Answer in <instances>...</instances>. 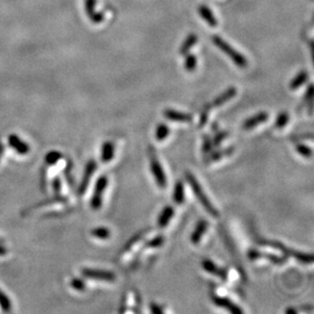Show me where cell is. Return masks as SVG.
<instances>
[{
    "label": "cell",
    "mask_w": 314,
    "mask_h": 314,
    "mask_svg": "<svg viewBox=\"0 0 314 314\" xmlns=\"http://www.w3.org/2000/svg\"><path fill=\"white\" fill-rule=\"evenodd\" d=\"M196 64H197V60H196V57L193 54H189V55L186 56L185 68H186L187 71L192 72L195 69Z\"/></svg>",
    "instance_id": "obj_26"
},
{
    "label": "cell",
    "mask_w": 314,
    "mask_h": 314,
    "mask_svg": "<svg viewBox=\"0 0 314 314\" xmlns=\"http://www.w3.org/2000/svg\"><path fill=\"white\" fill-rule=\"evenodd\" d=\"M70 164L71 163H68V165H67V169H66V171H69L70 169H71V166H70ZM71 171V170H70ZM65 175H66V180H67V182L69 183V185H73V180H72V178H71V175L68 173V172H65Z\"/></svg>",
    "instance_id": "obj_39"
},
{
    "label": "cell",
    "mask_w": 314,
    "mask_h": 314,
    "mask_svg": "<svg viewBox=\"0 0 314 314\" xmlns=\"http://www.w3.org/2000/svg\"><path fill=\"white\" fill-rule=\"evenodd\" d=\"M165 242V238L162 235L156 236L153 239L146 241L145 242V247H150V248H158L161 247Z\"/></svg>",
    "instance_id": "obj_28"
},
{
    "label": "cell",
    "mask_w": 314,
    "mask_h": 314,
    "mask_svg": "<svg viewBox=\"0 0 314 314\" xmlns=\"http://www.w3.org/2000/svg\"><path fill=\"white\" fill-rule=\"evenodd\" d=\"M185 200V189L182 181H177L173 189V201L176 204H182Z\"/></svg>",
    "instance_id": "obj_20"
},
{
    "label": "cell",
    "mask_w": 314,
    "mask_h": 314,
    "mask_svg": "<svg viewBox=\"0 0 314 314\" xmlns=\"http://www.w3.org/2000/svg\"><path fill=\"white\" fill-rule=\"evenodd\" d=\"M8 143L19 155H27L30 152V146L16 134H10L8 136Z\"/></svg>",
    "instance_id": "obj_13"
},
{
    "label": "cell",
    "mask_w": 314,
    "mask_h": 314,
    "mask_svg": "<svg viewBox=\"0 0 314 314\" xmlns=\"http://www.w3.org/2000/svg\"><path fill=\"white\" fill-rule=\"evenodd\" d=\"M308 79V72L307 71H301L299 72L290 83V89L291 90H297L299 89L302 85L307 81Z\"/></svg>",
    "instance_id": "obj_23"
},
{
    "label": "cell",
    "mask_w": 314,
    "mask_h": 314,
    "mask_svg": "<svg viewBox=\"0 0 314 314\" xmlns=\"http://www.w3.org/2000/svg\"><path fill=\"white\" fill-rule=\"evenodd\" d=\"M259 244L261 245H267L270 247H274L278 250H280L281 252H283L285 254V256H290L295 258L296 260L305 263V264H310L313 262V254L312 253H305V252H300V251H296L293 250L291 248H288L287 246H285L283 243H281L280 241L277 240H264L261 239L258 241Z\"/></svg>",
    "instance_id": "obj_2"
},
{
    "label": "cell",
    "mask_w": 314,
    "mask_h": 314,
    "mask_svg": "<svg viewBox=\"0 0 314 314\" xmlns=\"http://www.w3.org/2000/svg\"><path fill=\"white\" fill-rule=\"evenodd\" d=\"M70 286L76 291H85V289H86L85 282H83L81 279H78V278L72 279L70 282Z\"/></svg>",
    "instance_id": "obj_33"
},
{
    "label": "cell",
    "mask_w": 314,
    "mask_h": 314,
    "mask_svg": "<svg viewBox=\"0 0 314 314\" xmlns=\"http://www.w3.org/2000/svg\"><path fill=\"white\" fill-rule=\"evenodd\" d=\"M288 122H289V114L287 112H282L278 115L275 125L278 129H282L283 127L286 126Z\"/></svg>",
    "instance_id": "obj_27"
},
{
    "label": "cell",
    "mask_w": 314,
    "mask_h": 314,
    "mask_svg": "<svg viewBox=\"0 0 314 314\" xmlns=\"http://www.w3.org/2000/svg\"><path fill=\"white\" fill-rule=\"evenodd\" d=\"M208 114H209V107H205L202 111V113L200 114V120H199V126H203V125L206 123L207 119H208Z\"/></svg>",
    "instance_id": "obj_35"
},
{
    "label": "cell",
    "mask_w": 314,
    "mask_h": 314,
    "mask_svg": "<svg viewBox=\"0 0 314 314\" xmlns=\"http://www.w3.org/2000/svg\"><path fill=\"white\" fill-rule=\"evenodd\" d=\"M198 13L205 20L206 24H208L211 27L214 28V27L218 26L217 18L214 16L212 10L209 9L208 7H206L205 5H200L198 7Z\"/></svg>",
    "instance_id": "obj_19"
},
{
    "label": "cell",
    "mask_w": 314,
    "mask_h": 314,
    "mask_svg": "<svg viewBox=\"0 0 314 314\" xmlns=\"http://www.w3.org/2000/svg\"><path fill=\"white\" fill-rule=\"evenodd\" d=\"M97 0H85V8L88 16L94 24H100L104 20V14L96 11Z\"/></svg>",
    "instance_id": "obj_12"
},
{
    "label": "cell",
    "mask_w": 314,
    "mask_h": 314,
    "mask_svg": "<svg viewBox=\"0 0 314 314\" xmlns=\"http://www.w3.org/2000/svg\"><path fill=\"white\" fill-rule=\"evenodd\" d=\"M91 234H92V236H94L98 239L105 240V239H108L110 237L111 232H110V230L106 227H98V228H95L92 230Z\"/></svg>",
    "instance_id": "obj_25"
},
{
    "label": "cell",
    "mask_w": 314,
    "mask_h": 314,
    "mask_svg": "<svg viewBox=\"0 0 314 314\" xmlns=\"http://www.w3.org/2000/svg\"><path fill=\"white\" fill-rule=\"evenodd\" d=\"M247 256L250 260H256V259H266L270 262H274L276 264H283L287 261V256H278L276 254L271 253H265L258 251L256 249H251L248 251Z\"/></svg>",
    "instance_id": "obj_8"
},
{
    "label": "cell",
    "mask_w": 314,
    "mask_h": 314,
    "mask_svg": "<svg viewBox=\"0 0 314 314\" xmlns=\"http://www.w3.org/2000/svg\"><path fill=\"white\" fill-rule=\"evenodd\" d=\"M169 134H170V128H169L168 125L165 124V123H160L157 125L155 136H156V139L158 141H162V140L166 139L167 137H168Z\"/></svg>",
    "instance_id": "obj_24"
},
{
    "label": "cell",
    "mask_w": 314,
    "mask_h": 314,
    "mask_svg": "<svg viewBox=\"0 0 314 314\" xmlns=\"http://www.w3.org/2000/svg\"><path fill=\"white\" fill-rule=\"evenodd\" d=\"M213 149V141L207 135L203 137V144H202V152L204 155H207L212 152Z\"/></svg>",
    "instance_id": "obj_32"
},
{
    "label": "cell",
    "mask_w": 314,
    "mask_h": 314,
    "mask_svg": "<svg viewBox=\"0 0 314 314\" xmlns=\"http://www.w3.org/2000/svg\"><path fill=\"white\" fill-rule=\"evenodd\" d=\"M201 266L202 268L207 271V273L212 274L213 276H216L218 278H220L221 280L223 281H226L228 279V274H227V270L220 267L218 264H216L213 260L211 259H203L202 262H201Z\"/></svg>",
    "instance_id": "obj_10"
},
{
    "label": "cell",
    "mask_w": 314,
    "mask_h": 314,
    "mask_svg": "<svg viewBox=\"0 0 314 314\" xmlns=\"http://www.w3.org/2000/svg\"><path fill=\"white\" fill-rule=\"evenodd\" d=\"M296 151L299 155H301L304 158H311L312 157V149L308 145L305 144H297Z\"/></svg>",
    "instance_id": "obj_31"
},
{
    "label": "cell",
    "mask_w": 314,
    "mask_h": 314,
    "mask_svg": "<svg viewBox=\"0 0 314 314\" xmlns=\"http://www.w3.org/2000/svg\"><path fill=\"white\" fill-rule=\"evenodd\" d=\"M150 310L154 314H163L164 313V310L162 309V307L159 306L156 303H151L150 304Z\"/></svg>",
    "instance_id": "obj_36"
},
{
    "label": "cell",
    "mask_w": 314,
    "mask_h": 314,
    "mask_svg": "<svg viewBox=\"0 0 314 314\" xmlns=\"http://www.w3.org/2000/svg\"><path fill=\"white\" fill-rule=\"evenodd\" d=\"M150 166H151V171H152V173L155 177V180L157 182V185L160 188H165L167 185V177H166V174L163 170V167H162L161 163L158 161V159L155 155L151 156Z\"/></svg>",
    "instance_id": "obj_6"
},
{
    "label": "cell",
    "mask_w": 314,
    "mask_h": 314,
    "mask_svg": "<svg viewBox=\"0 0 314 314\" xmlns=\"http://www.w3.org/2000/svg\"><path fill=\"white\" fill-rule=\"evenodd\" d=\"M163 115L165 116V118H167L170 121L173 122H180V123H189L192 121L193 117L188 114V113H183V112H179L173 109H165L163 112Z\"/></svg>",
    "instance_id": "obj_11"
},
{
    "label": "cell",
    "mask_w": 314,
    "mask_h": 314,
    "mask_svg": "<svg viewBox=\"0 0 314 314\" xmlns=\"http://www.w3.org/2000/svg\"><path fill=\"white\" fill-rule=\"evenodd\" d=\"M108 182L109 181L106 176H101L96 182L94 193L91 198V207L95 211L100 209L103 204V195L108 186Z\"/></svg>",
    "instance_id": "obj_4"
},
{
    "label": "cell",
    "mask_w": 314,
    "mask_h": 314,
    "mask_svg": "<svg viewBox=\"0 0 314 314\" xmlns=\"http://www.w3.org/2000/svg\"><path fill=\"white\" fill-rule=\"evenodd\" d=\"M268 119V114L266 112H259L253 116L247 118L243 123V128L245 130L253 129L257 125L265 122Z\"/></svg>",
    "instance_id": "obj_14"
},
{
    "label": "cell",
    "mask_w": 314,
    "mask_h": 314,
    "mask_svg": "<svg viewBox=\"0 0 314 314\" xmlns=\"http://www.w3.org/2000/svg\"><path fill=\"white\" fill-rule=\"evenodd\" d=\"M62 158V155L57 152V151H51L50 153H48L45 157V162L48 165H55L60 159Z\"/></svg>",
    "instance_id": "obj_30"
},
{
    "label": "cell",
    "mask_w": 314,
    "mask_h": 314,
    "mask_svg": "<svg viewBox=\"0 0 314 314\" xmlns=\"http://www.w3.org/2000/svg\"><path fill=\"white\" fill-rule=\"evenodd\" d=\"M0 306H1L3 311H10L11 309V302L9 300V298L7 297V295H5L4 293L0 290Z\"/></svg>",
    "instance_id": "obj_29"
},
{
    "label": "cell",
    "mask_w": 314,
    "mask_h": 314,
    "mask_svg": "<svg viewBox=\"0 0 314 314\" xmlns=\"http://www.w3.org/2000/svg\"><path fill=\"white\" fill-rule=\"evenodd\" d=\"M186 179L189 183L190 187L192 188V190L196 196V198L198 199V201L202 204V206L205 208V211L211 215L213 218H218L220 216L218 209L212 204V202L209 201L208 197L206 196V194L204 193L201 185L198 183V181L196 180V178L194 177V175L190 172L186 173Z\"/></svg>",
    "instance_id": "obj_1"
},
{
    "label": "cell",
    "mask_w": 314,
    "mask_h": 314,
    "mask_svg": "<svg viewBox=\"0 0 314 314\" xmlns=\"http://www.w3.org/2000/svg\"><path fill=\"white\" fill-rule=\"evenodd\" d=\"M234 152V148H227L224 150H220L214 153H209V156L206 158V163H211V162H215V161H219L224 157H228L231 156Z\"/></svg>",
    "instance_id": "obj_21"
},
{
    "label": "cell",
    "mask_w": 314,
    "mask_h": 314,
    "mask_svg": "<svg viewBox=\"0 0 314 314\" xmlns=\"http://www.w3.org/2000/svg\"><path fill=\"white\" fill-rule=\"evenodd\" d=\"M96 170H97V163H96V161L90 160V161L87 163V165H86L85 172H83V175H82L80 184H79V186H78L77 193H78L79 195H82L83 193L86 192V190L88 189V186H89L90 180H91V178H92V175L96 172Z\"/></svg>",
    "instance_id": "obj_7"
},
{
    "label": "cell",
    "mask_w": 314,
    "mask_h": 314,
    "mask_svg": "<svg viewBox=\"0 0 314 314\" xmlns=\"http://www.w3.org/2000/svg\"><path fill=\"white\" fill-rule=\"evenodd\" d=\"M53 189H54V192L55 193H59L60 190H61V180L59 178H55L53 180Z\"/></svg>",
    "instance_id": "obj_37"
},
{
    "label": "cell",
    "mask_w": 314,
    "mask_h": 314,
    "mask_svg": "<svg viewBox=\"0 0 314 314\" xmlns=\"http://www.w3.org/2000/svg\"><path fill=\"white\" fill-rule=\"evenodd\" d=\"M196 42H197V36L195 34L188 35L180 48V54L181 55L187 54V52L196 44Z\"/></svg>",
    "instance_id": "obj_22"
},
{
    "label": "cell",
    "mask_w": 314,
    "mask_h": 314,
    "mask_svg": "<svg viewBox=\"0 0 314 314\" xmlns=\"http://www.w3.org/2000/svg\"><path fill=\"white\" fill-rule=\"evenodd\" d=\"M305 100L306 102H312V99H313V85H309L306 93H305Z\"/></svg>",
    "instance_id": "obj_38"
},
{
    "label": "cell",
    "mask_w": 314,
    "mask_h": 314,
    "mask_svg": "<svg viewBox=\"0 0 314 314\" xmlns=\"http://www.w3.org/2000/svg\"><path fill=\"white\" fill-rule=\"evenodd\" d=\"M212 301L219 307L226 309L227 311H229L230 313L233 314H242L243 310L237 305L235 304L233 301L230 300L227 297H223V296H217L214 295L212 297Z\"/></svg>",
    "instance_id": "obj_9"
},
{
    "label": "cell",
    "mask_w": 314,
    "mask_h": 314,
    "mask_svg": "<svg viewBox=\"0 0 314 314\" xmlns=\"http://www.w3.org/2000/svg\"><path fill=\"white\" fill-rule=\"evenodd\" d=\"M174 214H175L174 207L172 205H166L162 209V212L159 215V218H158V221H157L158 226L160 228H165L167 225L170 223V221L172 220Z\"/></svg>",
    "instance_id": "obj_16"
},
{
    "label": "cell",
    "mask_w": 314,
    "mask_h": 314,
    "mask_svg": "<svg viewBox=\"0 0 314 314\" xmlns=\"http://www.w3.org/2000/svg\"><path fill=\"white\" fill-rule=\"evenodd\" d=\"M3 154H4V145L2 144L1 141H0V160H1Z\"/></svg>",
    "instance_id": "obj_41"
},
{
    "label": "cell",
    "mask_w": 314,
    "mask_h": 314,
    "mask_svg": "<svg viewBox=\"0 0 314 314\" xmlns=\"http://www.w3.org/2000/svg\"><path fill=\"white\" fill-rule=\"evenodd\" d=\"M214 44L221 50L223 51L228 57L231 58L233 60L234 63L238 66V67H241V68H244L247 66L248 62H247V59L241 54L239 53L237 50H235L232 46H230L226 41H224L220 36H213L212 38Z\"/></svg>",
    "instance_id": "obj_3"
},
{
    "label": "cell",
    "mask_w": 314,
    "mask_h": 314,
    "mask_svg": "<svg viewBox=\"0 0 314 314\" xmlns=\"http://www.w3.org/2000/svg\"><path fill=\"white\" fill-rule=\"evenodd\" d=\"M237 94V90L234 87L229 88L228 90H226L224 93H222L218 98H216L213 102V106L214 107H220L222 105H224L225 103H227L228 101H230L231 99H233Z\"/></svg>",
    "instance_id": "obj_18"
},
{
    "label": "cell",
    "mask_w": 314,
    "mask_h": 314,
    "mask_svg": "<svg viewBox=\"0 0 314 314\" xmlns=\"http://www.w3.org/2000/svg\"><path fill=\"white\" fill-rule=\"evenodd\" d=\"M207 227H208V223L206 220H200L197 222L192 234L190 235V241L192 244L197 245L198 243H200L204 233L206 232Z\"/></svg>",
    "instance_id": "obj_15"
},
{
    "label": "cell",
    "mask_w": 314,
    "mask_h": 314,
    "mask_svg": "<svg viewBox=\"0 0 314 314\" xmlns=\"http://www.w3.org/2000/svg\"><path fill=\"white\" fill-rule=\"evenodd\" d=\"M115 156V145L112 141H105L101 150V161L103 163H109Z\"/></svg>",
    "instance_id": "obj_17"
},
{
    "label": "cell",
    "mask_w": 314,
    "mask_h": 314,
    "mask_svg": "<svg viewBox=\"0 0 314 314\" xmlns=\"http://www.w3.org/2000/svg\"><path fill=\"white\" fill-rule=\"evenodd\" d=\"M298 312V310L297 309H295V308H288L287 310H286V313L287 314H296Z\"/></svg>",
    "instance_id": "obj_40"
},
{
    "label": "cell",
    "mask_w": 314,
    "mask_h": 314,
    "mask_svg": "<svg viewBox=\"0 0 314 314\" xmlns=\"http://www.w3.org/2000/svg\"><path fill=\"white\" fill-rule=\"evenodd\" d=\"M227 135H228L227 131H221V132L217 133L215 138L212 140L213 141V146H219L221 144V142L227 137Z\"/></svg>",
    "instance_id": "obj_34"
},
{
    "label": "cell",
    "mask_w": 314,
    "mask_h": 314,
    "mask_svg": "<svg viewBox=\"0 0 314 314\" xmlns=\"http://www.w3.org/2000/svg\"><path fill=\"white\" fill-rule=\"evenodd\" d=\"M81 275L88 279L107 281V282H113L116 279V276L113 271L97 269V268H82Z\"/></svg>",
    "instance_id": "obj_5"
}]
</instances>
